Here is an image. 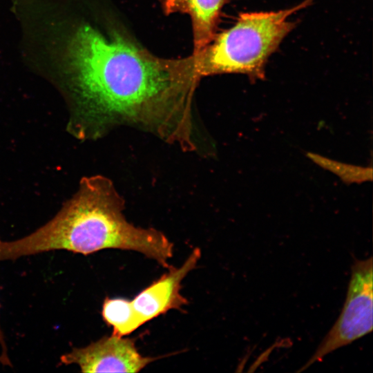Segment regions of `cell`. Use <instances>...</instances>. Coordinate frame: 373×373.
Listing matches in <instances>:
<instances>
[{"instance_id":"cell-1","label":"cell","mask_w":373,"mask_h":373,"mask_svg":"<svg viewBox=\"0 0 373 373\" xmlns=\"http://www.w3.org/2000/svg\"><path fill=\"white\" fill-rule=\"evenodd\" d=\"M23 55L67 99L74 137L128 126L195 150L192 104L201 77L193 55L159 57L118 28L85 17L74 0H46L32 12Z\"/></svg>"},{"instance_id":"cell-2","label":"cell","mask_w":373,"mask_h":373,"mask_svg":"<svg viewBox=\"0 0 373 373\" xmlns=\"http://www.w3.org/2000/svg\"><path fill=\"white\" fill-rule=\"evenodd\" d=\"M124 209V201L112 181L100 175L84 177L47 223L20 239L0 241V260L54 250L88 255L117 249L137 251L168 268L173 243L157 229L128 222Z\"/></svg>"},{"instance_id":"cell-3","label":"cell","mask_w":373,"mask_h":373,"mask_svg":"<svg viewBox=\"0 0 373 373\" xmlns=\"http://www.w3.org/2000/svg\"><path fill=\"white\" fill-rule=\"evenodd\" d=\"M307 6L303 1L287 9L241 13L233 26L192 54L198 75L241 73L251 80L264 79L269 57L295 27L288 18Z\"/></svg>"},{"instance_id":"cell-4","label":"cell","mask_w":373,"mask_h":373,"mask_svg":"<svg viewBox=\"0 0 373 373\" xmlns=\"http://www.w3.org/2000/svg\"><path fill=\"white\" fill-rule=\"evenodd\" d=\"M372 257L354 262L346 299L338 318L314 354L298 372L322 361L328 354L372 331Z\"/></svg>"},{"instance_id":"cell-5","label":"cell","mask_w":373,"mask_h":373,"mask_svg":"<svg viewBox=\"0 0 373 373\" xmlns=\"http://www.w3.org/2000/svg\"><path fill=\"white\" fill-rule=\"evenodd\" d=\"M159 358L142 355L134 339L111 334L73 349L61 357V362L76 364L82 372H139Z\"/></svg>"},{"instance_id":"cell-6","label":"cell","mask_w":373,"mask_h":373,"mask_svg":"<svg viewBox=\"0 0 373 373\" xmlns=\"http://www.w3.org/2000/svg\"><path fill=\"white\" fill-rule=\"evenodd\" d=\"M200 256V249L195 248L180 267L169 266L166 273L130 300L142 326L171 309H180L188 303L180 294L182 282L195 269Z\"/></svg>"},{"instance_id":"cell-7","label":"cell","mask_w":373,"mask_h":373,"mask_svg":"<svg viewBox=\"0 0 373 373\" xmlns=\"http://www.w3.org/2000/svg\"><path fill=\"white\" fill-rule=\"evenodd\" d=\"M164 14H187L191 18L193 52L207 46L215 37L222 7L227 0H159Z\"/></svg>"},{"instance_id":"cell-8","label":"cell","mask_w":373,"mask_h":373,"mask_svg":"<svg viewBox=\"0 0 373 373\" xmlns=\"http://www.w3.org/2000/svg\"><path fill=\"white\" fill-rule=\"evenodd\" d=\"M102 316L113 329L112 334L126 336L142 325L137 318L130 300L121 298H106L103 303Z\"/></svg>"},{"instance_id":"cell-9","label":"cell","mask_w":373,"mask_h":373,"mask_svg":"<svg viewBox=\"0 0 373 373\" xmlns=\"http://www.w3.org/2000/svg\"><path fill=\"white\" fill-rule=\"evenodd\" d=\"M307 155L320 166L339 176L346 184L361 183L372 179V167H361L344 164L313 153H307Z\"/></svg>"},{"instance_id":"cell-10","label":"cell","mask_w":373,"mask_h":373,"mask_svg":"<svg viewBox=\"0 0 373 373\" xmlns=\"http://www.w3.org/2000/svg\"><path fill=\"white\" fill-rule=\"evenodd\" d=\"M313 0H307L308 2L311 3Z\"/></svg>"},{"instance_id":"cell-11","label":"cell","mask_w":373,"mask_h":373,"mask_svg":"<svg viewBox=\"0 0 373 373\" xmlns=\"http://www.w3.org/2000/svg\"><path fill=\"white\" fill-rule=\"evenodd\" d=\"M1 330H0V340H1Z\"/></svg>"}]
</instances>
